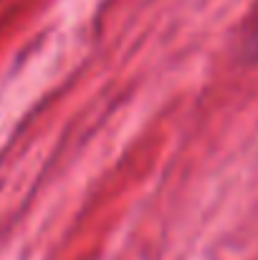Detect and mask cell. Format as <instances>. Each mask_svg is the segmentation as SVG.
I'll use <instances>...</instances> for the list:
<instances>
[{"mask_svg":"<svg viewBox=\"0 0 258 260\" xmlns=\"http://www.w3.org/2000/svg\"><path fill=\"white\" fill-rule=\"evenodd\" d=\"M248 51L258 56V23L253 25V30H251V36H248Z\"/></svg>","mask_w":258,"mask_h":260,"instance_id":"6da1fadb","label":"cell"}]
</instances>
